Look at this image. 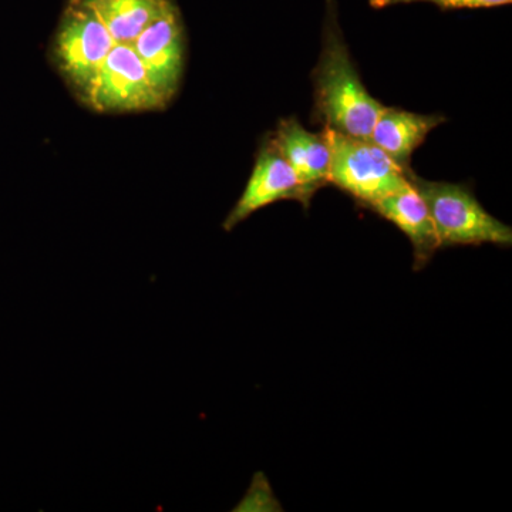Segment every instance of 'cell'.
Masks as SVG:
<instances>
[{
  "label": "cell",
  "instance_id": "8fae6325",
  "mask_svg": "<svg viewBox=\"0 0 512 512\" xmlns=\"http://www.w3.org/2000/svg\"><path fill=\"white\" fill-rule=\"evenodd\" d=\"M103 22L114 42L131 43L161 18L174 0H82Z\"/></svg>",
  "mask_w": 512,
  "mask_h": 512
},
{
  "label": "cell",
  "instance_id": "30bf717a",
  "mask_svg": "<svg viewBox=\"0 0 512 512\" xmlns=\"http://www.w3.org/2000/svg\"><path fill=\"white\" fill-rule=\"evenodd\" d=\"M443 123H446V117L439 114L424 116L383 106L369 140L382 148L394 163L406 171H413L410 161L414 151L426 141L434 128Z\"/></svg>",
  "mask_w": 512,
  "mask_h": 512
},
{
  "label": "cell",
  "instance_id": "8992f818",
  "mask_svg": "<svg viewBox=\"0 0 512 512\" xmlns=\"http://www.w3.org/2000/svg\"><path fill=\"white\" fill-rule=\"evenodd\" d=\"M185 46L183 15L175 2L131 42L146 67L151 87L165 106L177 96L183 82Z\"/></svg>",
  "mask_w": 512,
  "mask_h": 512
},
{
  "label": "cell",
  "instance_id": "7c38bea8",
  "mask_svg": "<svg viewBox=\"0 0 512 512\" xmlns=\"http://www.w3.org/2000/svg\"><path fill=\"white\" fill-rule=\"evenodd\" d=\"M512 0H369L370 8L386 9L390 6L430 3L441 10L491 9L511 5Z\"/></svg>",
  "mask_w": 512,
  "mask_h": 512
},
{
  "label": "cell",
  "instance_id": "9c48e42d",
  "mask_svg": "<svg viewBox=\"0 0 512 512\" xmlns=\"http://www.w3.org/2000/svg\"><path fill=\"white\" fill-rule=\"evenodd\" d=\"M367 208L384 220L392 222L409 238L413 247L416 271L429 264L431 258L441 248L429 208L413 184L373 202Z\"/></svg>",
  "mask_w": 512,
  "mask_h": 512
},
{
  "label": "cell",
  "instance_id": "6da1fadb",
  "mask_svg": "<svg viewBox=\"0 0 512 512\" xmlns=\"http://www.w3.org/2000/svg\"><path fill=\"white\" fill-rule=\"evenodd\" d=\"M325 3L322 52L312 73L315 116L323 127L369 140L383 104L360 79L340 29L338 2Z\"/></svg>",
  "mask_w": 512,
  "mask_h": 512
},
{
  "label": "cell",
  "instance_id": "277c9868",
  "mask_svg": "<svg viewBox=\"0 0 512 512\" xmlns=\"http://www.w3.org/2000/svg\"><path fill=\"white\" fill-rule=\"evenodd\" d=\"M329 146V184L355 198L363 207L412 184L410 175L394 163L382 148L365 138L346 136L323 127Z\"/></svg>",
  "mask_w": 512,
  "mask_h": 512
},
{
  "label": "cell",
  "instance_id": "3957f363",
  "mask_svg": "<svg viewBox=\"0 0 512 512\" xmlns=\"http://www.w3.org/2000/svg\"><path fill=\"white\" fill-rule=\"evenodd\" d=\"M116 45L109 30L86 3L67 0L50 46V59L83 106L92 94L104 60Z\"/></svg>",
  "mask_w": 512,
  "mask_h": 512
},
{
  "label": "cell",
  "instance_id": "52a82bcc",
  "mask_svg": "<svg viewBox=\"0 0 512 512\" xmlns=\"http://www.w3.org/2000/svg\"><path fill=\"white\" fill-rule=\"evenodd\" d=\"M285 200L301 202V185L291 165L286 163L274 141L268 136L259 148L247 187L222 222V228L231 232L256 211Z\"/></svg>",
  "mask_w": 512,
  "mask_h": 512
},
{
  "label": "cell",
  "instance_id": "7a4b0ae2",
  "mask_svg": "<svg viewBox=\"0 0 512 512\" xmlns=\"http://www.w3.org/2000/svg\"><path fill=\"white\" fill-rule=\"evenodd\" d=\"M410 181L429 208L441 248L511 247V227L485 210L467 185L424 180L416 173Z\"/></svg>",
  "mask_w": 512,
  "mask_h": 512
},
{
  "label": "cell",
  "instance_id": "5b68a950",
  "mask_svg": "<svg viewBox=\"0 0 512 512\" xmlns=\"http://www.w3.org/2000/svg\"><path fill=\"white\" fill-rule=\"evenodd\" d=\"M86 107L97 113H138L164 109L147 70L131 43H120L104 60Z\"/></svg>",
  "mask_w": 512,
  "mask_h": 512
},
{
  "label": "cell",
  "instance_id": "ba28073f",
  "mask_svg": "<svg viewBox=\"0 0 512 512\" xmlns=\"http://www.w3.org/2000/svg\"><path fill=\"white\" fill-rule=\"evenodd\" d=\"M301 185L302 201L309 208L313 195L329 184L330 153L326 138L306 130L295 117L279 121L275 133L269 134Z\"/></svg>",
  "mask_w": 512,
  "mask_h": 512
}]
</instances>
